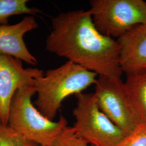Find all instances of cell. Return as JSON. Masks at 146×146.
I'll list each match as a JSON object with an SVG mask.
<instances>
[{
    "instance_id": "cell-1",
    "label": "cell",
    "mask_w": 146,
    "mask_h": 146,
    "mask_svg": "<svg viewBox=\"0 0 146 146\" xmlns=\"http://www.w3.org/2000/svg\"><path fill=\"white\" fill-rule=\"evenodd\" d=\"M46 49L99 76L121 78L123 73L118 42L97 30L89 10L68 11L54 17Z\"/></svg>"
},
{
    "instance_id": "cell-2",
    "label": "cell",
    "mask_w": 146,
    "mask_h": 146,
    "mask_svg": "<svg viewBox=\"0 0 146 146\" xmlns=\"http://www.w3.org/2000/svg\"><path fill=\"white\" fill-rule=\"evenodd\" d=\"M98 75L67 61L58 68L47 70L37 79V98L34 104L42 115L54 121L63 100L96 84Z\"/></svg>"
},
{
    "instance_id": "cell-3",
    "label": "cell",
    "mask_w": 146,
    "mask_h": 146,
    "mask_svg": "<svg viewBox=\"0 0 146 146\" xmlns=\"http://www.w3.org/2000/svg\"><path fill=\"white\" fill-rule=\"evenodd\" d=\"M36 93L35 86L16 92L11 101L7 125L39 146H49L68 127V121L62 115L54 121L42 115L31 101Z\"/></svg>"
},
{
    "instance_id": "cell-4",
    "label": "cell",
    "mask_w": 146,
    "mask_h": 146,
    "mask_svg": "<svg viewBox=\"0 0 146 146\" xmlns=\"http://www.w3.org/2000/svg\"><path fill=\"white\" fill-rule=\"evenodd\" d=\"M73 128L92 146H116L127 134L100 109L94 93L76 94Z\"/></svg>"
},
{
    "instance_id": "cell-5",
    "label": "cell",
    "mask_w": 146,
    "mask_h": 146,
    "mask_svg": "<svg viewBox=\"0 0 146 146\" xmlns=\"http://www.w3.org/2000/svg\"><path fill=\"white\" fill-rule=\"evenodd\" d=\"M94 26L101 34L117 39L131 28L146 25V2L142 0H92Z\"/></svg>"
},
{
    "instance_id": "cell-6",
    "label": "cell",
    "mask_w": 146,
    "mask_h": 146,
    "mask_svg": "<svg viewBox=\"0 0 146 146\" xmlns=\"http://www.w3.org/2000/svg\"><path fill=\"white\" fill-rule=\"evenodd\" d=\"M94 96L100 109L127 135L141 123L121 78L99 76Z\"/></svg>"
},
{
    "instance_id": "cell-7",
    "label": "cell",
    "mask_w": 146,
    "mask_h": 146,
    "mask_svg": "<svg viewBox=\"0 0 146 146\" xmlns=\"http://www.w3.org/2000/svg\"><path fill=\"white\" fill-rule=\"evenodd\" d=\"M43 70L23 67L22 61L0 52V122L7 125L11 101L16 92L26 87H35Z\"/></svg>"
},
{
    "instance_id": "cell-8",
    "label": "cell",
    "mask_w": 146,
    "mask_h": 146,
    "mask_svg": "<svg viewBox=\"0 0 146 146\" xmlns=\"http://www.w3.org/2000/svg\"><path fill=\"white\" fill-rule=\"evenodd\" d=\"M38 27L34 16H25L14 25L0 26V52L19 58L33 66L37 64L36 58L29 51L23 40L25 35Z\"/></svg>"
},
{
    "instance_id": "cell-9",
    "label": "cell",
    "mask_w": 146,
    "mask_h": 146,
    "mask_svg": "<svg viewBox=\"0 0 146 146\" xmlns=\"http://www.w3.org/2000/svg\"><path fill=\"white\" fill-rule=\"evenodd\" d=\"M117 41L123 73L127 75L146 68V25L133 27Z\"/></svg>"
},
{
    "instance_id": "cell-10",
    "label": "cell",
    "mask_w": 146,
    "mask_h": 146,
    "mask_svg": "<svg viewBox=\"0 0 146 146\" xmlns=\"http://www.w3.org/2000/svg\"><path fill=\"white\" fill-rule=\"evenodd\" d=\"M125 84L141 123H146V68L127 74Z\"/></svg>"
},
{
    "instance_id": "cell-11",
    "label": "cell",
    "mask_w": 146,
    "mask_h": 146,
    "mask_svg": "<svg viewBox=\"0 0 146 146\" xmlns=\"http://www.w3.org/2000/svg\"><path fill=\"white\" fill-rule=\"evenodd\" d=\"M29 2L28 0H0V26L9 25V19L12 16H36L42 13L36 7H29Z\"/></svg>"
},
{
    "instance_id": "cell-12",
    "label": "cell",
    "mask_w": 146,
    "mask_h": 146,
    "mask_svg": "<svg viewBox=\"0 0 146 146\" xmlns=\"http://www.w3.org/2000/svg\"><path fill=\"white\" fill-rule=\"evenodd\" d=\"M0 146H39L0 122Z\"/></svg>"
},
{
    "instance_id": "cell-13",
    "label": "cell",
    "mask_w": 146,
    "mask_h": 146,
    "mask_svg": "<svg viewBox=\"0 0 146 146\" xmlns=\"http://www.w3.org/2000/svg\"><path fill=\"white\" fill-rule=\"evenodd\" d=\"M49 146H92L76 133L73 127H67Z\"/></svg>"
},
{
    "instance_id": "cell-14",
    "label": "cell",
    "mask_w": 146,
    "mask_h": 146,
    "mask_svg": "<svg viewBox=\"0 0 146 146\" xmlns=\"http://www.w3.org/2000/svg\"><path fill=\"white\" fill-rule=\"evenodd\" d=\"M116 146H146V123H140Z\"/></svg>"
}]
</instances>
